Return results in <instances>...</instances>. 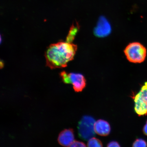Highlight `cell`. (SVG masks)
Listing matches in <instances>:
<instances>
[{"label":"cell","mask_w":147,"mask_h":147,"mask_svg":"<svg viewBox=\"0 0 147 147\" xmlns=\"http://www.w3.org/2000/svg\"><path fill=\"white\" fill-rule=\"evenodd\" d=\"M77 49L76 45L67 42L51 44L45 53L47 66L51 69L66 67L73 59Z\"/></svg>","instance_id":"6da1fadb"},{"label":"cell","mask_w":147,"mask_h":147,"mask_svg":"<svg viewBox=\"0 0 147 147\" xmlns=\"http://www.w3.org/2000/svg\"><path fill=\"white\" fill-rule=\"evenodd\" d=\"M124 52L129 61L134 63L142 62L146 56V49L139 42L130 43L126 47Z\"/></svg>","instance_id":"7a4b0ae2"},{"label":"cell","mask_w":147,"mask_h":147,"mask_svg":"<svg viewBox=\"0 0 147 147\" xmlns=\"http://www.w3.org/2000/svg\"><path fill=\"white\" fill-rule=\"evenodd\" d=\"M95 119L90 116L84 115L79 122L78 126L79 136L82 140L88 141L95 135Z\"/></svg>","instance_id":"3957f363"},{"label":"cell","mask_w":147,"mask_h":147,"mask_svg":"<svg viewBox=\"0 0 147 147\" xmlns=\"http://www.w3.org/2000/svg\"><path fill=\"white\" fill-rule=\"evenodd\" d=\"M60 75L62 82L65 84H72L74 90L77 92H82L86 87L85 78L80 74L68 73L65 71H62Z\"/></svg>","instance_id":"277c9868"},{"label":"cell","mask_w":147,"mask_h":147,"mask_svg":"<svg viewBox=\"0 0 147 147\" xmlns=\"http://www.w3.org/2000/svg\"><path fill=\"white\" fill-rule=\"evenodd\" d=\"M133 98L136 113L139 116L147 115V82Z\"/></svg>","instance_id":"5b68a950"},{"label":"cell","mask_w":147,"mask_h":147,"mask_svg":"<svg viewBox=\"0 0 147 147\" xmlns=\"http://www.w3.org/2000/svg\"><path fill=\"white\" fill-rule=\"evenodd\" d=\"M111 31V26L107 20L101 16L94 31L95 35L98 37H104L109 35Z\"/></svg>","instance_id":"8992f818"},{"label":"cell","mask_w":147,"mask_h":147,"mask_svg":"<svg viewBox=\"0 0 147 147\" xmlns=\"http://www.w3.org/2000/svg\"><path fill=\"white\" fill-rule=\"evenodd\" d=\"M74 141V131L71 128L63 130L59 135L58 138L59 143L63 146L70 147Z\"/></svg>","instance_id":"52a82bcc"},{"label":"cell","mask_w":147,"mask_h":147,"mask_svg":"<svg viewBox=\"0 0 147 147\" xmlns=\"http://www.w3.org/2000/svg\"><path fill=\"white\" fill-rule=\"evenodd\" d=\"M94 130L95 133L99 135L106 136L109 135L111 127L107 121L99 119L95 123Z\"/></svg>","instance_id":"ba28073f"},{"label":"cell","mask_w":147,"mask_h":147,"mask_svg":"<svg viewBox=\"0 0 147 147\" xmlns=\"http://www.w3.org/2000/svg\"><path fill=\"white\" fill-rule=\"evenodd\" d=\"M78 26H75L74 25L71 26L66 39V42L69 43H72L77 33L78 32Z\"/></svg>","instance_id":"9c48e42d"},{"label":"cell","mask_w":147,"mask_h":147,"mask_svg":"<svg viewBox=\"0 0 147 147\" xmlns=\"http://www.w3.org/2000/svg\"><path fill=\"white\" fill-rule=\"evenodd\" d=\"M87 146L88 147H102V144L100 140L96 138L92 137L88 141Z\"/></svg>","instance_id":"30bf717a"},{"label":"cell","mask_w":147,"mask_h":147,"mask_svg":"<svg viewBox=\"0 0 147 147\" xmlns=\"http://www.w3.org/2000/svg\"><path fill=\"white\" fill-rule=\"evenodd\" d=\"M147 143L142 139H138L136 140L133 143V146L134 147H147Z\"/></svg>","instance_id":"8fae6325"},{"label":"cell","mask_w":147,"mask_h":147,"mask_svg":"<svg viewBox=\"0 0 147 147\" xmlns=\"http://www.w3.org/2000/svg\"><path fill=\"white\" fill-rule=\"evenodd\" d=\"M86 145L83 142L78 141H74L70 147H86Z\"/></svg>","instance_id":"7c38bea8"},{"label":"cell","mask_w":147,"mask_h":147,"mask_svg":"<svg viewBox=\"0 0 147 147\" xmlns=\"http://www.w3.org/2000/svg\"><path fill=\"white\" fill-rule=\"evenodd\" d=\"M107 146L108 147H120L119 143L115 141H112L111 142H109L107 145Z\"/></svg>","instance_id":"4fadbf2b"},{"label":"cell","mask_w":147,"mask_h":147,"mask_svg":"<svg viewBox=\"0 0 147 147\" xmlns=\"http://www.w3.org/2000/svg\"><path fill=\"white\" fill-rule=\"evenodd\" d=\"M143 132L145 135L147 136V121L146 124L143 127Z\"/></svg>","instance_id":"5bb4252c"}]
</instances>
